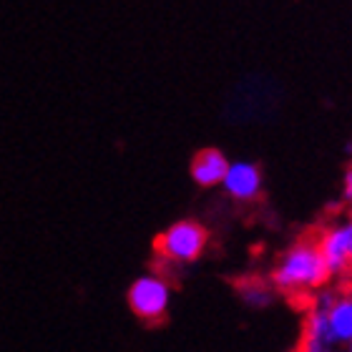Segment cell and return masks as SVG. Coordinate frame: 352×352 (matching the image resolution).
<instances>
[{
    "instance_id": "obj_11",
    "label": "cell",
    "mask_w": 352,
    "mask_h": 352,
    "mask_svg": "<svg viewBox=\"0 0 352 352\" xmlns=\"http://www.w3.org/2000/svg\"><path fill=\"white\" fill-rule=\"evenodd\" d=\"M347 154H352V141H347Z\"/></svg>"
},
{
    "instance_id": "obj_13",
    "label": "cell",
    "mask_w": 352,
    "mask_h": 352,
    "mask_svg": "<svg viewBox=\"0 0 352 352\" xmlns=\"http://www.w3.org/2000/svg\"><path fill=\"white\" fill-rule=\"evenodd\" d=\"M342 352H352V345H347V347H345V350H342Z\"/></svg>"
},
{
    "instance_id": "obj_3",
    "label": "cell",
    "mask_w": 352,
    "mask_h": 352,
    "mask_svg": "<svg viewBox=\"0 0 352 352\" xmlns=\"http://www.w3.org/2000/svg\"><path fill=\"white\" fill-rule=\"evenodd\" d=\"M171 282L164 277L162 272H144L133 279L126 289V302L133 317H139L141 322L159 324L164 317L169 315L171 307Z\"/></svg>"
},
{
    "instance_id": "obj_6",
    "label": "cell",
    "mask_w": 352,
    "mask_h": 352,
    "mask_svg": "<svg viewBox=\"0 0 352 352\" xmlns=\"http://www.w3.org/2000/svg\"><path fill=\"white\" fill-rule=\"evenodd\" d=\"M221 189L229 199H234L239 204H252L262 197L264 189V174L259 164L239 159V162H229V169L224 174Z\"/></svg>"
},
{
    "instance_id": "obj_9",
    "label": "cell",
    "mask_w": 352,
    "mask_h": 352,
    "mask_svg": "<svg viewBox=\"0 0 352 352\" xmlns=\"http://www.w3.org/2000/svg\"><path fill=\"white\" fill-rule=\"evenodd\" d=\"M236 294L250 309H270L279 294L264 277H244L236 282Z\"/></svg>"
},
{
    "instance_id": "obj_8",
    "label": "cell",
    "mask_w": 352,
    "mask_h": 352,
    "mask_svg": "<svg viewBox=\"0 0 352 352\" xmlns=\"http://www.w3.org/2000/svg\"><path fill=\"white\" fill-rule=\"evenodd\" d=\"M227 169H229V159L224 156V151L217 146H206L194 154L189 174H191V182L197 184V186L214 189V186H221Z\"/></svg>"
},
{
    "instance_id": "obj_12",
    "label": "cell",
    "mask_w": 352,
    "mask_h": 352,
    "mask_svg": "<svg viewBox=\"0 0 352 352\" xmlns=\"http://www.w3.org/2000/svg\"><path fill=\"white\" fill-rule=\"evenodd\" d=\"M350 274H352V247H350Z\"/></svg>"
},
{
    "instance_id": "obj_14",
    "label": "cell",
    "mask_w": 352,
    "mask_h": 352,
    "mask_svg": "<svg viewBox=\"0 0 352 352\" xmlns=\"http://www.w3.org/2000/svg\"><path fill=\"white\" fill-rule=\"evenodd\" d=\"M327 352H342V350H327Z\"/></svg>"
},
{
    "instance_id": "obj_2",
    "label": "cell",
    "mask_w": 352,
    "mask_h": 352,
    "mask_svg": "<svg viewBox=\"0 0 352 352\" xmlns=\"http://www.w3.org/2000/svg\"><path fill=\"white\" fill-rule=\"evenodd\" d=\"M209 247V229L197 219H179L164 229L154 239V250L159 259L166 264H184L197 262Z\"/></svg>"
},
{
    "instance_id": "obj_4",
    "label": "cell",
    "mask_w": 352,
    "mask_h": 352,
    "mask_svg": "<svg viewBox=\"0 0 352 352\" xmlns=\"http://www.w3.org/2000/svg\"><path fill=\"white\" fill-rule=\"evenodd\" d=\"M317 252L322 257L330 279H342L350 274L352 247V217H340L315 236Z\"/></svg>"
},
{
    "instance_id": "obj_1",
    "label": "cell",
    "mask_w": 352,
    "mask_h": 352,
    "mask_svg": "<svg viewBox=\"0 0 352 352\" xmlns=\"http://www.w3.org/2000/svg\"><path fill=\"white\" fill-rule=\"evenodd\" d=\"M270 285L277 294H285L289 300L297 297H312L315 292L330 285V274L324 267L315 239H297L287 247L272 264Z\"/></svg>"
},
{
    "instance_id": "obj_10",
    "label": "cell",
    "mask_w": 352,
    "mask_h": 352,
    "mask_svg": "<svg viewBox=\"0 0 352 352\" xmlns=\"http://www.w3.org/2000/svg\"><path fill=\"white\" fill-rule=\"evenodd\" d=\"M340 204L352 206V164L342 171V179H340Z\"/></svg>"
},
{
    "instance_id": "obj_5",
    "label": "cell",
    "mask_w": 352,
    "mask_h": 352,
    "mask_svg": "<svg viewBox=\"0 0 352 352\" xmlns=\"http://www.w3.org/2000/svg\"><path fill=\"white\" fill-rule=\"evenodd\" d=\"M332 287H324L312 294L307 305L305 320H302V340L300 352H327L335 350L330 340V327H327V305L332 300Z\"/></svg>"
},
{
    "instance_id": "obj_7",
    "label": "cell",
    "mask_w": 352,
    "mask_h": 352,
    "mask_svg": "<svg viewBox=\"0 0 352 352\" xmlns=\"http://www.w3.org/2000/svg\"><path fill=\"white\" fill-rule=\"evenodd\" d=\"M327 327L335 350L352 345V287L332 292V300L327 305Z\"/></svg>"
}]
</instances>
